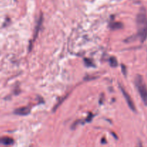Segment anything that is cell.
<instances>
[{
  "label": "cell",
  "instance_id": "6da1fadb",
  "mask_svg": "<svg viewBox=\"0 0 147 147\" xmlns=\"http://www.w3.org/2000/svg\"><path fill=\"white\" fill-rule=\"evenodd\" d=\"M137 34L134 35V39H139L142 43L146 41L147 38V14L144 8L141 9L136 17Z\"/></svg>",
  "mask_w": 147,
  "mask_h": 147
},
{
  "label": "cell",
  "instance_id": "7a4b0ae2",
  "mask_svg": "<svg viewBox=\"0 0 147 147\" xmlns=\"http://www.w3.org/2000/svg\"><path fill=\"white\" fill-rule=\"evenodd\" d=\"M134 83L144 104L147 106V86L144 81L143 76L139 74L136 75Z\"/></svg>",
  "mask_w": 147,
  "mask_h": 147
},
{
  "label": "cell",
  "instance_id": "3957f363",
  "mask_svg": "<svg viewBox=\"0 0 147 147\" xmlns=\"http://www.w3.org/2000/svg\"><path fill=\"white\" fill-rule=\"evenodd\" d=\"M119 88H120L122 94H123V97H124L125 99H126L129 108H130L132 111H134V112H136V106H135V104L132 98L131 97V96L129 95V94L128 93V92L126 91V89L122 86V85L119 84Z\"/></svg>",
  "mask_w": 147,
  "mask_h": 147
},
{
  "label": "cell",
  "instance_id": "277c9868",
  "mask_svg": "<svg viewBox=\"0 0 147 147\" xmlns=\"http://www.w3.org/2000/svg\"><path fill=\"white\" fill-rule=\"evenodd\" d=\"M42 15H40V18H39L38 21H37V24L35 26V28H34V36H33V39H32V41L30 43V50L32 49V43H34V40H36L37 38V35H38V33L40 32V28L42 27Z\"/></svg>",
  "mask_w": 147,
  "mask_h": 147
},
{
  "label": "cell",
  "instance_id": "5b68a950",
  "mask_svg": "<svg viewBox=\"0 0 147 147\" xmlns=\"http://www.w3.org/2000/svg\"><path fill=\"white\" fill-rule=\"evenodd\" d=\"M30 112V108L28 107H22L16 109L14 111V113L15 115H27Z\"/></svg>",
  "mask_w": 147,
  "mask_h": 147
},
{
  "label": "cell",
  "instance_id": "8992f818",
  "mask_svg": "<svg viewBox=\"0 0 147 147\" xmlns=\"http://www.w3.org/2000/svg\"><path fill=\"white\" fill-rule=\"evenodd\" d=\"M14 143V139H13L12 138H11V137L4 136L0 138V144H3V145L10 146V145H12Z\"/></svg>",
  "mask_w": 147,
  "mask_h": 147
},
{
  "label": "cell",
  "instance_id": "52a82bcc",
  "mask_svg": "<svg viewBox=\"0 0 147 147\" xmlns=\"http://www.w3.org/2000/svg\"><path fill=\"white\" fill-rule=\"evenodd\" d=\"M110 27L113 30H119V29L123 28V24L120 22H111L110 24Z\"/></svg>",
  "mask_w": 147,
  "mask_h": 147
},
{
  "label": "cell",
  "instance_id": "ba28073f",
  "mask_svg": "<svg viewBox=\"0 0 147 147\" xmlns=\"http://www.w3.org/2000/svg\"><path fill=\"white\" fill-rule=\"evenodd\" d=\"M109 63L112 67H116L118 66V61L117 59L114 57V56H111L109 59Z\"/></svg>",
  "mask_w": 147,
  "mask_h": 147
},
{
  "label": "cell",
  "instance_id": "9c48e42d",
  "mask_svg": "<svg viewBox=\"0 0 147 147\" xmlns=\"http://www.w3.org/2000/svg\"><path fill=\"white\" fill-rule=\"evenodd\" d=\"M67 95H65V96H64V97H63V99H62V98H61V99H60V100H59L58 103H57V105H56L54 107V110H57V108H58V107L60 106V105H61V103H63V101L65 100V98L67 97Z\"/></svg>",
  "mask_w": 147,
  "mask_h": 147
},
{
  "label": "cell",
  "instance_id": "30bf717a",
  "mask_svg": "<svg viewBox=\"0 0 147 147\" xmlns=\"http://www.w3.org/2000/svg\"><path fill=\"white\" fill-rule=\"evenodd\" d=\"M85 63H86L87 66H94L93 63V62L91 61L90 60V59H85Z\"/></svg>",
  "mask_w": 147,
  "mask_h": 147
},
{
  "label": "cell",
  "instance_id": "8fae6325",
  "mask_svg": "<svg viewBox=\"0 0 147 147\" xmlns=\"http://www.w3.org/2000/svg\"><path fill=\"white\" fill-rule=\"evenodd\" d=\"M121 70L123 71V74L124 76H126V74H127V69H126V66H124L123 64H121Z\"/></svg>",
  "mask_w": 147,
  "mask_h": 147
},
{
  "label": "cell",
  "instance_id": "7c38bea8",
  "mask_svg": "<svg viewBox=\"0 0 147 147\" xmlns=\"http://www.w3.org/2000/svg\"><path fill=\"white\" fill-rule=\"evenodd\" d=\"M136 147H143V144H142V141H139V142H138L137 145H136Z\"/></svg>",
  "mask_w": 147,
  "mask_h": 147
},
{
  "label": "cell",
  "instance_id": "4fadbf2b",
  "mask_svg": "<svg viewBox=\"0 0 147 147\" xmlns=\"http://www.w3.org/2000/svg\"><path fill=\"white\" fill-rule=\"evenodd\" d=\"M101 142L103 143V144H105V143H106V141H105V138H103V140L101 141Z\"/></svg>",
  "mask_w": 147,
  "mask_h": 147
}]
</instances>
